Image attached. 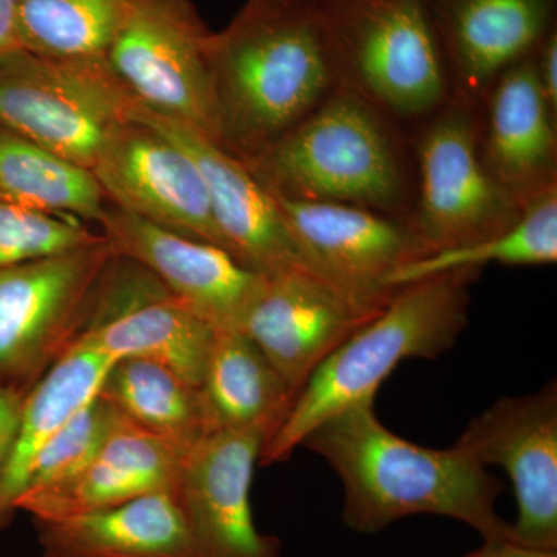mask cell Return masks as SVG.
<instances>
[{
	"label": "cell",
	"mask_w": 557,
	"mask_h": 557,
	"mask_svg": "<svg viewBox=\"0 0 557 557\" xmlns=\"http://www.w3.org/2000/svg\"><path fill=\"white\" fill-rule=\"evenodd\" d=\"M300 446L338 475L343 522L359 534L432 515L471 527L483 542H516L511 523L496 509L504 493L500 480L458 445L424 448L388 431L376 417L375 403L330 418Z\"/></svg>",
	"instance_id": "cell-1"
},
{
	"label": "cell",
	"mask_w": 557,
	"mask_h": 557,
	"mask_svg": "<svg viewBox=\"0 0 557 557\" xmlns=\"http://www.w3.org/2000/svg\"><path fill=\"white\" fill-rule=\"evenodd\" d=\"M211 75L219 145L240 160L302 123L339 81L310 0L242 9L225 30L212 33Z\"/></svg>",
	"instance_id": "cell-2"
},
{
	"label": "cell",
	"mask_w": 557,
	"mask_h": 557,
	"mask_svg": "<svg viewBox=\"0 0 557 557\" xmlns=\"http://www.w3.org/2000/svg\"><path fill=\"white\" fill-rule=\"evenodd\" d=\"M480 270H457L403 285L307 381L287 420L260 453L262 467L282 463L330 418L375 403L376 392L408 359H437L468 325L469 288Z\"/></svg>",
	"instance_id": "cell-3"
},
{
	"label": "cell",
	"mask_w": 557,
	"mask_h": 557,
	"mask_svg": "<svg viewBox=\"0 0 557 557\" xmlns=\"http://www.w3.org/2000/svg\"><path fill=\"white\" fill-rule=\"evenodd\" d=\"M271 194L394 209L405 172L381 112L350 87L333 90L302 123L258 156L242 160Z\"/></svg>",
	"instance_id": "cell-4"
},
{
	"label": "cell",
	"mask_w": 557,
	"mask_h": 557,
	"mask_svg": "<svg viewBox=\"0 0 557 557\" xmlns=\"http://www.w3.org/2000/svg\"><path fill=\"white\" fill-rule=\"evenodd\" d=\"M339 81L379 110L426 115L446 97V58L428 0H310Z\"/></svg>",
	"instance_id": "cell-5"
},
{
	"label": "cell",
	"mask_w": 557,
	"mask_h": 557,
	"mask_svg": "<svg viewBox=\"0 0 557 557\" xmlns=\"http://www.w3.org/2000/svg\"><path fill=\"white\" fill-rule=\"evenodd\" d=\"M135 106L106 58L0 54V126L90 170Z\"/></svg>",
	"instance_id": "cell-6"
},
{
	"label": "cell",
	"mask_w": 557,
	"mask_h": 557,
	"mask_svg": "<svg viewBox=\"0 0 557 557\" xmlns=\"http://www.w3.org/2000/svg\"><path fill=\"white\" fill-rule=\"evenodd\" d=\"M211 39L193 0H126L106 61L139 108L219 143Z\"/></svg>",
	"instance_id": "cell-7"
},
{
	"label": "cell",
	"mask_w": 557,
	"mask_h": 557,
	"mask_svg": "<svg viewBox=\"0 0 557 557\" xmlns=\"http://www.w3.org/2000/svg\"><path fill=\"white\" fill-rule=\"evenodd\" d=\"M113 249L100 239L0 270V386L30 388L72 347Z\"/></svg>",
	"instance_id": "cell-8"
},
{
	"label": "cell",
	"mask_w": 557,
	"mask_h": 557,
	"mask_svg": "<svg viewBox=\"0 0 557 557\" xmlns=\"http://www.w3.org/2000/svg\"><path fill=\"white\" fill-rule=\"evenodd\" d=\"M418 171L417 211L408 225L420 258L490 239L522 215L523 208L491 174L463 108H450L429 124L418 145Z\"/></svg>",
	"instance_id": "cell-9"
},
{
	"label": "cell",
	"mask_w": 557,
	"mask_h": 557,
	"mask_svg": "<svg viewBox=\"0 0 557 557\" xmlns=\"http://www.w3.org/2000/svg\"><path fill=\"white\" fill-rule=\"evenodd\" d=\"M215 330L189 310L141 263L113 251L91 295L84 339L113 361L159 362L199 387Z\"/></svg>",
	"instance_id": "cell-10"
},
{
	"label": "cell",
	"mask_w": 557,
	"mask_h": 557,
	"mask_svg": "<svg viewBox=\"0 0 557 557\" xmlns=\"http://www.w3.org/2000/svg\"><path fill=\"white\" fill-rule=\"evenodd\" d=\"M274 199L307 270L370 313H380L397 292L392 276L421 256L408 223L373 209Z\"/></svg>",
	"instance_id": "cell-11"
},
{
	"label": "cell",
	"mask_w": 557,
	"mask_h": 557,
	"mask_svg": "<svg viewBox=\"0 0 557 557\" xmlns=\"http://www.w3.org/2000/svg\"><path fill=\"white\" fill-rule=\"evenodd\" d=\"M456 445L483 467H500L515 490L516 542L557 552V384L505 397L469 421Z\"/></svg>",
	"instance_id": "cell-12"
},
{
	"label": "cell",
	"mask_w": 557,
	"mask_h": 557,
	"mask_svg": "<svg viewBox=\"0 0 557 557\" xmlns=\"http://www.w3.org/2000/svg\"><path fill=\"white\" fill-rule=\"evenodd\" d=\"M91 172L110 207L230 252L197 164L134 110L104 143Z\"/></svg>",
	"instance_id": "cell-13"
},
{
	"label": "cell",
	"mask_w": 557,
	"mask_h": 557,
	"mask_svg": "<svg viewBox=\"0 0 557 557\" xmlns=\"http://www.w3.org/2000/svg\"><path fill=\"white\" fill-rule=\"evenodd\" d=\"M113 251L141 263L215 332L242 330L267 277L226 249L108 207L97 223Z\"/></svg>",
	"instance_id": "cell-14"
},
{
	"label": "cell",
	"mask_w": 557,
	"mask_h": 557,
	"mask_svg": "<svg viewBox=\"0 0 557 557\" xmlns=\"http://www.w3.org/2000/svg\"><path fill=\"white\" fill-rule=\"evenodd\" d=\"M267 437L212 432L186 454L174 496L197 557H284L277 537L256 525L251 486Z\"/></svg>",
	"instance_id": "cell-15"
},
{
	"label": "cell",
	"mask_w": 557,
	"mask_h": 557,
	"mask_svg": "<svg viewBox=\"0 0 557 557\" xmlns=\"http://www.w3.org/2000/svg\"><path fill=\"white\" fill-rule=\"evenodd\" d=\"M134 115L178 143L197 164L212 218L234 259L265 277L307 270L276 199L244 161L188 124L138 104Z\"/></svg>",
	"instance_id": "cell-16"
},
{
	"label": "cell",
	"mask_w": 557,
	"mask_h": 557,
	"mask_svg": "<svg viewBox=\"0 0 557 557\" xmlns=\"http://www.w3.org/2000/svg\"><path fill=\"white\" fill-rule=\"evenodd\" d=\"M376 314L317 274L293 270L267 277L242 332L255 341L298 398L314 370Z\"/></svg>",
	"instance_id": "cell-17"
},
{
	"label": "cell",
	"mask_w": 557,
	"mask_h": 557,
	"mask_svg": "<svg viewBox=\"0 0 557 557\" xmlns=\"http://www.w3.org/2000/svg\"><path fill=\"white\" fill-rule=\"evenodd\" d=\"M189 450L149 434L124 418L76 474L24 494L16 509L35 520H57L115 507L160 491L174 493Z\"/></svg>",
	"instance_id": "cell-18"
},
{
	"label": "cell",
	"mask_w": 557,
	"mask_h": 557,
	"mask_svg": "<svg viewBox=\"0 0 557 557\" xmlns=\"http://www.w3.org/2000/svg\"><path fill=\"white\" fill-rule=\"evenodd\" d=\"M483 135L491 174L520 207L557 188L556 113L542 94L534 53L494 81Z\"/></svg>",
	"instance_id": "cell-19"
},
{
	"label": "cell",
	"mask_w": 557,
	"mask_h": 557,
	"mask_svg": "<svg viewBox=\"0 0 557 557\" xmlns=\"http://www.w3.org/2000/svg\"><path fill=\"white\" fill-rule=\"evenodd\" d=\"M446 64L469 91L485 90L536 51L556 0H428Z\"/></svg>",
	"instance_id": "cell-20"
},
{
	"label": "cell",
	"mask_w": 557,
	"mask_h": 557,
	"mask_svg": "<svg viewBox=\"0 0 557 557\" xmlns=\"http://www.w3.org/2000/svg\"><path fill=\"white\" fill-rule=\"evenodd\" d=\"M35 525L40 557H197L172 491Z\"/></svg>",
	"instance_id": "cell-21"
},
{
	"label": "cell",
	"mask_w": 557,
	"mask_h": 557,
	"mask_svg": "<svg viewBox=\"0 0 557 557\" xmlns=\"http://www.w3.org/2000/svg\"><path fill=\"white\" fill-rule=\"evenodd\" d=\"M113 359L84 339L72 347L30 388L9 463L0 474V528L16 515L33 461L81 409L100 395Z\"/></svg>",
	"instance_id": "cell-22"
},
{
	"label": "cell",
	"mask_w": 557,
	"mask_h": 557,
	"mask_svg": "<svg viewBox=\"0 0 557 557\" xmlns=\"http://www.w3.org/2000/svg\"><path fill=\"white\" fill-rule=\"evenodd\" d=\"M200 394L212 432H260L267 443L296 399L287 381L242 330L215 332Z\"/></svg>",
	"instance_id": "cell-23"
},
{
	"label": "cell",
	"mask_w": 557,
	"mask_h": 557,
	"mask_svg": "<svg viewBox=\"0 0 557 557\" xmlns=\"http://www.w3.org/2000/svg\"><path fill=\"white\" fill-rule=\"evenodd\" d=\"M0 199L21 207L100 222L109 203L90 168L0 126Z\"/></svg>",
	"instance_id": "cell-24"
},
{
	"label": "cell",
	"mask_w": 557,
	"mask_h": 557,
	"mask_svg": "<svg viewBox=\"0 0 557 557\" xmlns=\"http://www.w3.org/2000/svg\"><path fill=\"white\" fill-rule=\"evenodd\" d=\"M100 395L134 426L180 448L193 449L212 434L200 388L159 362L116 359Z\"/></svg>",
	"instance_id": "cell-25"
},
{
	"label": "cell",
	"mask_w": 557,
	"mask_h": 557,
	"mask_svg": "<svg viewBox=\"0 0 557 557\" xmlns=\"http://www.w3.org/2000/svg\"><path fill=\"white\" fill-rule=\"evenodd\" d=\"M557 260V188L530 201L511 228L490 239L475 242L412 260L391 278L398 289L457 270H482L490 263L528 267L549 265Z\"/></svg>",
	"instance_id": "cell-26"
},
{
	"label": "cell",
	"mask_w": 557,
	"mask_h": 557,
	"mask_svg": "<svg viewBox=\"0 0 557 557\" xmlns=\"http://www.w3.org/2000/svg\"><path fill=\"white\" fill-rule=\"evenodd\" d=\"M126 0H20L22 50L54 60L106 58Z\"/></svg>",
	"instance_id": "cell-27"
},
{
	"label": "cell",
	"mask_w": 557,
	"mask_h": 557,
	"mask_svg": "<svg viewBox=\"0 0 557 557\" xmlns=\"http://www.w3.org/2000/svg\"><path fill=\"white\" fill-rule=\"evenodd\" d=\"M123 420L119 410L101 395L91 399L40 450L33 461L22 496L57 485L76 474L101 449Z\"/></svg>",
	"instance_id": "cell-28"
},
{
	"label": "cell",
	"mask_w": 557,
	"mask_h": 557,
	"mask_svg": "<svg viewBox=\"0 0 557 557\" xmlns=\"http://www.w3.org/2000/svg\"><path fill=\"white\" fill-rule=\"evenodd\" d=\"M100 236L76 219L0 199V270L83 247Z\"/></svg>",
	"instance_id": "cell-29"
},
{
	"label": "cell",
	"mask_w": 557,
	"mask_h": 557,
	"mask_svg": "<svg viewBox=\"0 0 557 557\" xmlns=\"http://www.w3.org/2000/svg\"><path fill=\"white\" fill-rule=\"evenodd\" d=\"M28 392L20 386H0V474L13 453Z\"/></svg>",
	"instance_id": "cell-30"
},
{
	"label": "cell",
	"mask_w": 557,
	"mask_h": 557,
	"mask_svg": "<svg viewBox=\"0 0 557 557\" xmlns=\"http://www.w3.org/2000/svg\"><path fill=\"white\" fill-rule=\"evenodd\" d=\"M534 64L542 94L549 109L557 113V32L553 27L534 51Z\"/></svg>",
	"instance_id": "cell-31"
},
{
	"label": "cell",
	"mask_w": 557,
	"mask_h": 557,
	"mask_svg": "<svg viewBox=\"0 0 557 557\" xmlns=\"http://www.w3.org/2000/svg\"><path fill=\"white\" fill-rule=\"evenodd\" d=\"M21 49L20 0H0V54Z\"/></svg>",
	"instance_id": "cell-32"
},
{
	"label": "cell",
	"mask_w": 557,
	"mask_h": 557,
	"mask_svg": "<svg viewBox=\"0 0 557 557\" xmlns=\"http://www.w3.org/2000/svg\"><path fill=\"white\" fill-rule=\"evenodd\" d=\"M463 557H557V552H537L516 542H483L482 547Z\"/></svg>",
	"instance_id": "cell-33"
},
{
	"label": "cell",
	"mask_w": 557,
	"mask_h": 557,
	"mask_svg": "<svg viewBox=\"0 0 557 557\" xmlns=\"http://www.w3.org/2000/svg\"><path fill=\"white\" fill-rule=\"evenodd\" d=\"M299 2V0H247L244 9L248 10H276L284 9V7L292 5V3Z\"/></svg>",
	"instance_id": "cell-34"
},
{
	"label": "cell",
	"mask_w": 557,
	"mask_h": 557,
	"mask_svg": "<svg viewBox=\"0 0 557 557\" xmlns=\"http://www.w3.org/2000/svg\"><path fill=\"white\" fill-rule=\"evenodd\" d=\"M299 2H300V0H299Z\"/></svg>",
	"instance_id": "cell-35"
}]
</instances>
